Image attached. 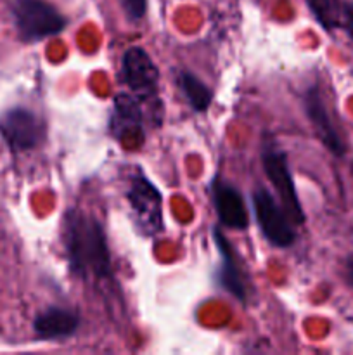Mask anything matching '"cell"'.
Masks as SVG:
<instances>
[{
  "label": "cell",
  "mask_w": 353,
  "mask_h": 355,
  "mask_svg": "<svg viewBox=\"0 0 353 355\" xmlns=\"http://www.w3.org/2000/svg\"><path fill=\"white\" fill-rule=\"evenodd\" d=\"M127 198L138 232L156 236L163 231V196L151 180L144 175L132 177Z\"/></svg>",
  "instance_id": "obj_3"
},
{
  "label": "cell",
  "mask_w": 353,
  "mask_h": 355,
  "mask_svg": "<svg viewBox=\"0 0 353 355\" xmlns=\"http://www.w3.org/2000/svg\"><path fill=\"white\" fill-rule=\"evenodd\" d=\"M262 162L263 170L272 182L289 220L293 222V225L305 224V211L300 203V198H298L293 175L289 172L286 153L279 151V149H266L262 156Z\"/></svg>",
  "instance_id": "obj_4"
},
{
  "label": "cell",
  "mask_w": 353,
  "mask_h": 355,
  "mask_svg": "<svg viewBox=\"0 0 353 355\" xmlns=\"http://www.w3.org/2000/svg\"><path fill=\"white\" fill-rule=\"evenodd\" d=\"M303 103L307 116L310 118L311 125H314L315 128V134L320 139L322 144H324L334 156L345 155V142L339 137L338 130H336L334 123H332L331 120V114H329L324 99H322L317 87H311V89L307 90Z\"/></svg>",
  "instance_id": "obj_9"
},
{
  "label": "cell",
  "mask_w": 353,
  "mask_h": 355,
  "mask_svg": "<svg viewBox=\"0 0 353 355\" xmlns=\"http://www.w3.org/2000/svg\"><path fill=\"white\" fill-rule=\"evenodd\" d=\"M253 208H255L256 220L263 236L279 248H287L294 243L296 234L293 231V222L284 211L282 205L265 189H258L253 194Z\"/></svg>",
  "instance_id": "obj_5"
},
{
  "label": "cell",
  "mask_w": 353,
  "mask_h": 355,
  "mask_svg": "<svg viewBox=\"0 0 353 355\" xmlns=\"http://www.w3.org/2000/svg\"><path fill=\"white\" fill-rule=\"evenodd\" d=\"M12 16L23 40L37 42L61 33L66 17L45 0H14Z\"/></svg>",
  "instance_id": "obj_2"
},
{
  "label": "cell",
  "mask_w": 353,
  "mask_h": 355,
  "mask_svg": "<svg viewBox=\"0 0 353 355\" xmlns=\"http://www.w3.org/2000/svg\"><path fill=\"white\" fill-rule=\"evenodd\" d=\"M311 14L325 31L343 30L353 40V2L348 0H307Z\"/></svg>",
  "instance_id": "obj_12"
},
{
  "label": "cell",
  "mask_w": 353,
  "mask_h": 355,
  "mask_svg": "<svg viewBox=\"0 0 353 355\" xmlns=\"http://www.w3.org/2000/svg\"><path fill=\"white\" fill-rule=\"evenodd\" d=\"M346 281L353 288V255L346 260Z\"/></svg>",
  "instance_id": "obj_16"
},
{
  "label": "cell",
  "mask_w": 353,
  "mask_h": 355,
  "mask_svg": "<svg viewBox=\"0 0 353 355\" xmlns=\"http://www.w3.org/2000/svg\"><path fill=\"white\" fill-rule=\"evenodd\" d=\"M211 194H213L215 210L225 227L237 229V231L248 229L249 217L244 200L232 184L215 177L213 184H211Z\"/></svg>",
  "instance_id": "obj_8"
},
{
  "label": "cell",
  "mask_w": 353,
  "mask_h": 355,
  "mask_svg": "<svg viewBox=\"0 0 353 355\" xmlns=\"http://www.w3.org/2000/svg\"><path fill=\"white\" fill-rule=\"evenodd\" d=\"M142 107L138 99L132 94H118L114 99V110L111 114L109 128L118 139H127L128 135L142 134Z\"/></svg>",
  "instance_id": "obj_13"
},
{
  "label": "cell",
  "mask_w": 353,
  "mask_h": 355,
  "mask_svg": "<svg viewBox=\"0 0 353 355\" xmlns=\"http://www.w3.org/2000/svg\"><path fill=\"white\" fill-rule=\"evenodd\" d=\"M179 85L182 94L185 96L187 103L190 104V107L194 111L203 113V111H206L210 107L211 101H213V92L196 75H192L189 71H182L179 75Z\"/></svg>",
  "instance_id": "obj_14"
},
{
  "label": "cell",
  "mask_w": 353,
  "mask_h": 355,
  "mask_svg": "<svg viewBox=\"0 0 353 355\" xmlns=\"http://www.w3.org/2000/svg\"><path fill=\"white\" fill-rule=\"evenodd\" d=\"M66 255L71 272L80 277L104 279L111 274V255L106 232L97 218L71 208L62 220Z\"/></svg>",
  "instance_id": "obj_1"
},
{
  "label": "cell",
  "mask_w": 353,
  "mask_h": 355,
  "mask_svg": "<svg viewBox=\"0 0 353 355\" xmlns=\"http://www.w3.org/2000/svg\"><path fill=\"white\" fill-rule=\"evenodd\" d=\"M120 3L132 21L142 19L147 10V0H120Z\"/></svg>",
  "instance_id": "obj_15"
},
{
  "label": "cell",
  "mask_w": 353,
  "mask_h": 355,
  "mask_svg": "<svg viewBox=\"0 0 353 355\" xmlns=\"http://www.w3.org/2000/svg\"><path fill=\"white\" fill-rule=\"evenodd\" d=\"M45 134L40 118L24 107H12L0 116V135L14 151L37 148Z\"/></svg>",
  "instance_id": "obj_6"
},
{
  "label": "cell",
  "mask_w": 353,
  "mask_h": 355,
  "mask_svg": "<svg viewBox=\"0 0 353 355\" xmlns=\"http://www.w3.org/2000/svg\"><path fill=\"white\" fill-rule=\"evenodd\" d=\"M121 76H123L125 85L135 96L142 97V99L156 96L159 78L158 66L154 64L151 55L138 45L125 51L123 58H121Z\"/></svg>",
  "instance_id": "obj_7"
},
{
  "label": "cell",
  "mask_w": 353,
  "mask_h": 355,
  "mask_svg": "<svg viewBox=\"0 0 353 355\" xmlns=\"http://www.w3.org/2000/svg\"><path fill=\"white\" fill-rule=\"evenodd\" d=\"M215 243H217V250L221 257V263L218 267L217 279L218 284L224 288L227 293H230L232 297H235L237 300L244 302L248 298V286H246L244 274H242L241 266H239V260L235 257L234 248L230 246V243L224 238L221 232H218L215 229L213 232Z\"/></svg>",
  "instance_id": "obj_10"
},
{
  "label": "cell",
  "mask_w": 353,
  "mask_h": 355,
  "mask_svg": "<svg viewBox=\"0 0 353 355\" xmlns=\"http://www.w3.org/2000/svg\"><path fill=\"white\" fill-rule=\"evenodd\" d=\"M78 314L62 307H48L47 311L40 312L33 321L35 335L44 342L69 338L78 331Z\"/></svg>",
  "instance_id": "obj_11"
}]
</instances>
